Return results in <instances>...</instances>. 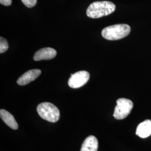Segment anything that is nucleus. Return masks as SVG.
I'll return each instance as SVG.
<instances>
[{"mask_svg": "<svg viewBox=\"0 0 151 151\" xmlns=\"http://www.w3.org/2000/svg\"><path fill=\"white\" fill-rule=\"evenodd\" d=\"M115 10V5L110 1H96L92 3L87 8V15L93 19L107 16Z\"/></svg>", "mask_w": 151, "mask_h": 151, "instance_id": "1", "label": "nucleus"}, {"mask_svg": "<svg viewBox=\"0 0 151 151\" xmlns=\"http://www.w3.org/2000/svg\"><path fill=\"white\" fill-rule=\"evenodd\" d=\"M131 29L127 24H116L105 27L101 32L104 38L109 40H116L125 38L129 34Z\"/></svg>", "mask_w": 151, "mask_h": 151, "instance_id": "2", "label": "nucleus"}, {"mask_svg": "<svg viewBox=\"0 0 151 151\" xmlns=\"http://www.w3.org/2000/svg\"><path fill=\"white\" fill-rule=\"evenodd\" d=\"M37 112L42 119L51 123H55L60 118L59 109L52 103L40 104L37 106Z\"/></svg>", "mask_w": 151, "mask_h": 151, "instance_id": "3", "label": "nucleus"}, {"mask_svg": "<svg viewBox=\"0 0 151 151\" xmlns=\"http://www.w3.org/2000/svg\"><path fill=\"white\" fill-rule=\"evenodd\" d=\"M133 108V103L129 100L120 98L116 101V106L115 108L114 117L118 120L125 118L130 113Z\"/></svg>", "mask_w": 151, "mask_h": 151, "instance_id": "4", "label": "nucleus"}, {"mask_svg": "<svg viewBox=\"0 0 151 151\" xmlns=\"http://www.w3.org/2000/svg\"><path fill=\"white\" fill-rule=\"evenodd\" d=\"M90 78V74L86 70L77 72L71 74L68 83L69 86L73 88H77L85 85Z\"/></svg>", "mask_w": 151, "mask_h": 151, "instance_id": "5", "label": "nucleus"}, {"mask_svg": "<svg viewBox=\"0 0 151 151\" xmlns=\"http://www.w3.org/2000/svg\"><path fill=\"white\" fill-rule=\"evenodd\" d=\"M41 73V70L38 69L28 70L18 78L17 83L20 86L26 85L37 78Z\"/></svg>", "mask_w": 151, "mask_h": 151, "instance_id": "6", "label": "nucleus"}, {"mask_svg": "<svg viewBox=\"0 0 151 151\" xmlns=\"http://www.w3.org/2000/svg\"><path fill=\"white\" fill-rule=\"evenodd\" d=\"M57 55L56 50L52 48H44L38 50L34 55V60L39 61L42 60H49L54 58Z\"/></svg>", "mask_w": 151, "mask_h": 151, "instance_id": "7", "label": "nucleus"}, {"mask_svg": "<svg viewBox=\"0 0 151 151\" xmlns=\"http://www.w3.org/2000/svg\"><path fill=\"white\" fill-rule=\"evenodd\" d=\"M136 134L140 138H145L151 135V120H146L138 125Z\"/></svg>", "mask_w": 151, "mask_h": 151, "instance_id": "8", "label": "nucleus"}, {"mask_svg": "<svg viewBox=\"0 0 151 151\" xmlns=\"http://www.w3.org/2000/svg\"><path fill=\"white\" fill-rule=\"evenodd\" d=\"M98 149V140L93 135H90L83 141L81 151H97Z\"/></svg>", "mask_w": 151, "mask_h": 151, "instance_id": "9", "label": "nucleus"}, {"mask_svg": "<svg viewBox=\"0 0 151 151\" xmlns=\"http://www.w3.org/2000/svg\"><path fill=\"white\" fill-rule=\"evenodd\" d=\"M0 116L2 120L7 125L12 129L16 130L18 128V124L13 115L9 111L4 109L0 110Z\"/></svg>", "mask_w": 151, "mask_h": 151, "instance_id": "10", "label": "nucleus"}, {"mask_svg": "<svg viewBox=\"0 0 151 151\" xmlns=\"http://www.w3.org/2000/svg\"><path fill=\"white\" fill-rule=\"evenodd\" d=\"M9 48V44L5 38H0V53H3Z\"/></svg>", "mask_w": 151, "mask_h": 151, "instance_id": "11", "label": "nucleus"}, {"mask_svg": "<svg viewBox=\"0 0 151 151\" xmlns=\"http://www.w3.org/2000/svg\"><path fill=\"white\" fill-rule=\"evenodd\" d=\"M22 3L27 7L31 8L37 4V0H22Z\"/></svg>", "mask_w": 151, "mask_h": 151, "instance_id": "12", "label": "nucleus"}, {"mask_svg": "<svg viewBox=\"0 0 151 151\" xmlns=\"http://www.w3.org/2000/svg\"><path fill=\"white\" fill-rule=\"evenodd\" d=\"M1 4L3 5L8 6L11 5L12 4V0H0Z\"/></svg>", "mask_w": 151, "mask_h": 151, "instance_id": "13", "label": "nucleus"}]
</instances>
